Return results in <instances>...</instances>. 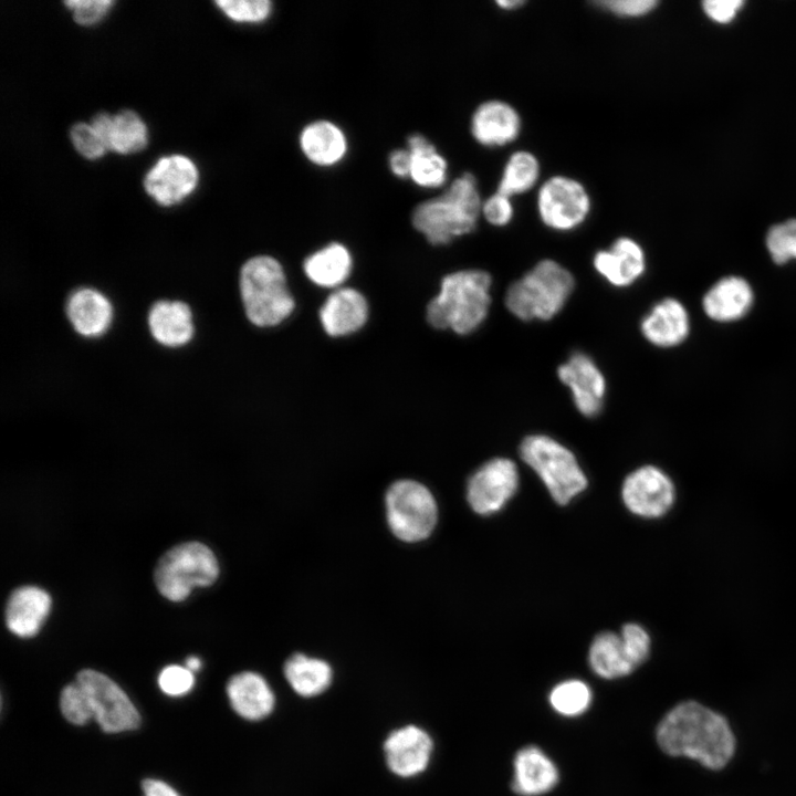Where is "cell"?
<instances>
[{
    "instance_id": "cell-1",
    "label": "cell",
    "mask_w": 796,
    "mask_h": 796,
    "mask_svg": "<svg viewBox=\"0 0 796 796\" xmlns=\"http://www.w3.org/2000/svg\"><path fill=\"white\" fill-rule=\"evenodd\" d=\"M660 748L720 769L731 760L735 741L726 720L704 705L687 701L670 710L657 727Z\"/></svg>"
},
{
    "instance_id": "cell-2",
    "label": "cell",
    "mask_w": 796,
    "mask_h": 796,
    "mask_svg": "<svg viewBox=\"0 0 796 796\" xmlns=\"http://www.w3.org/2000/svg\"><path fill=\"white\" fill-rule=\"evenodd\" d=\"M491 286V275L483 270H461L446 275L438 295L428 304L429 324L460 335L472 333L488 317Z\"/></svg>"
},
{
    "instance_id": "cell-3",
    "label": "cell",
    "mask_w": 796,
    "mask_h": 796,
    "mask_svg": "<svg viewBox=\"0 0 796 796\" xmlns=\"http://www.w3.org/2000/svg\"><path fill=\"white\" fill-rule=\"evenodd\" d=\"M481 209L476 180L467 172L441 196L418 205L412 223L431 244H447L475 229Z\"/></svg>"
},
{
    "instance_id": "cell-4",
    "label": "cell",
    "mask_w": 796,
    "mask_h": 796,
    "mask_svg": "<svg viewBox=\"0 0 796 796\" xmlns=\"http://www.w3.org/2000/svg\"><path fill=\"white\" fill-rule=\"evenodd\" d=\"M574 285L566 268L545 259L509 286L505 306L521 321H549L563 310Z\"/></svg>"
},
{
    "instance_id": "cell-5",
    "label": "cell",
    "mask_w": 796,
    "mask_h": 796,
    "mask_svg": "<svg viewBox=\"0 0 796 796\" xmlns=\"http://www.w3.org/2000/svg\"><path fill=\"white\" fill-rule=\"evenodd\" d=\"M240 291L245 314L254 325H276L294 310L283 269L271 256H254L243 264Z\"/></svg>"
},
{
    "instance_id": "cell-6",
    "label": "cell",
    "mask_w": 796,
    "mask_h": 796,
    "mask_svg": "<svg viewBox=\"0 0 796 796\" xmlns=\"http://www.w3.org/2000/svg\"><path fill=\"white\" fill-rule=\"evenodd\" d=\"M520 455L561 505L567 504L587 486V478L574 453L546 434L525 437L520 446Z\"/></svg>"
},
{
    "instance_id": "cell-7",
    "label": "cell",
    "mask_w": 796,
    "mask_h": 796,
    "mask_svg": "<svg viewBox=\"0 0 796 796\" xmlns=\"http://www.w3.org/2000/svg\"><path fill=\"white\" fill-rule=\"evenodd\" d=\"M219 576L213 552L199 542L174 546L158 561L154 580L158 591L171 601L186 599L193 587H208Z\"/></svg>"
},
{
    "instance_id": "cell-8",
    "label": "cell",
    "mask_w": 796,
    "mask_h": 796,
    "mask_svg": "<svg viewBox=\"0 0 796 796\" xmlns=\"http://www.w3.org/2000/svg\"><path fill=\"white\" fill-rule=\"evenodd\" d=\"M385 507L391 533L406 543L429 537L438 521L434 496L426 485L415 480L394 482L386 492Z\"/></svg>"
},
{
    "instance_id": "cell-9",
    "label": "cell",
    "mask_w": 796,
    "mask_h": 796,
    "mask_svg": "<svg viewBox=\"0 0 796 796\" xmlns=\"http://www.w3.org/2000/svg\"><path fill=\"white\" fill-rule=\"evenodd\" d=\"M75 681L86 692L93 719L106 733L132 731L139 726L140 715L124 690L102 672L84 669Z\"/></svg>"
},
{
    "instance_id": "cell-10",
    "label": "cell",
    "mask_w": 796,
    "mask_h": 796,
    "mask_svg": "<svg viewBox=\"0 0 796 796\" xmlns=\"http://www.w3.org/2000/svg\"><path fill=\"white\" fill-rule=\"evenodd\" d=\"M542 221L551 229L569 231L579 227L590 211L585 187L575 179L554 176L546 180L537 196Z\"/></svg>"
},
{
    "instance_id": "cell-11",
    "label": "cell",
    "mask_w": 796,
    "mask_h": 796,
    "mask_svg": "<svg viewBox=\"0 0 796 796\" xmlns=\"http://www.w3.org/2000/svg\"><path fill=\"white\" fill-rule=\"evenodd\" d=\"M519 486L516 464L507 458H494L482 464L470 478L467 499L481 515L500 511Z\"/></svg>"
},
{
    "instance_id": "cell-12",
    "label": "cell",
    "mask_w": 796,
    "mask_h": 796,
    "mask_svg": "<svg viewBox=\"0 0 796 796\" xmlns=\"http://www.w3.org/2000/svg\"><path fill=\"white\" fill-rule=\"evenodd\" d=\"M621 494L630 512L648 519L664 515L675 496L671 479L654 465H643L631 472L624 481Z\"/></svg>"
},
{
    "instance_id": "cell-13",
    "label": "cell",
    "mask_w": 796,
    "mask_h": 796,
    "mask_svg": "<svg viewBox=\"0 0 796 796\" xmlns=\"http://www.w3.org/2000/svg\"><path fill=\"white\" fill-rule=\"evenodd\" d=\"M559 380L569 389L576 409L586 417L597 416L604 405L606 379L597 364L585 353H574L557 369Z\"/></svg>"
},
{
    "instance_id": "cell-14",
    "label": "cell",
    "mask_w": 796,
    "mask_h": 796,
    "mask_svg": "<svg viewBox=\"0 0 796 796\" xmlns=\"http://www.w3.org/2000/svg\"><path fill=\"white\" fill-rule=\"evenodd\" d=\"M198 181L195 164L182 155L160 158L147 172L144 187L159 205L171 206L191 193Z\"/></svg>"
},
{
    "instance_id": "cell-15",
    "label": "cell",
    "mask_w": 796,
    "mask_h": 796,
    "mask_svg": "<svg viewBox=\"0 0 796 796\" xmlns=\"http://www.w3.org/2000/svg\"><path fill=\"white\" fill-rule=\"evenodd\" d=\"M690 329L691 321L687 307L673 297L658 301L640 322V331L646 341L661 348L682 344Z\"/></svg>"
},
{
    "instance_id": "cell-16",
    "label": "cell",
    "mask_w": 796,
    "mask_h": 796,
    "mask_svg": "<svg viewBox=\"0 0 796 796\" xmlns=\"http://www.w3.org/2000/svg\"><path fill=\"white\" fill-rule=\"evenodd\" d=\"M596 272L611 286L628 287L646 271V254L635 240L618 238L611 247L598 251L593 259Z\"/></svg>"
},
{
    "instance_id": "cell-17",
    "label": "cell",
    "mask_w": 796,
    "mask_h": 796,
    "mask_svg": "<svg viewBox=\"0 0 796 796\" xmlns=\"http://www.w3.org/2000/svg\"><path fill=\"white\" fill-rule=\"evenodd\" d=\"M384 751L391 772L402 777L413 776L426 769L432 741L423 730L409 725L390 733Z\"/></svg>"
},
{
    "instance_id": "cell-18",
    "label": "cell",
    "mask_w": 796,
    "mask_h": 796,
    "mask_svg": "<svg viewBox=\"0 0 796 796\" xmlns=\"http://www.w3.org/2000/svg\"><path fill=\"white\" fill-rule=\"evenodd\" d=\"M754 291L747 280L727 275L718 280L702 297L705 315L718 323H732L743 318L752 308Z\"/></svg>"
},
{
    "instance_id": "cell-19",
    "label": "cell",
    "mask_w": 796,
    "mask_h": 796,
    "mask_svg": "<svg viewBox=\"0 0 796 796\" xmlns=\"http://www.w3.org/2000/svg\"><path fill=\"white\" fill-rule=\"evenodd\" d=\"M51 605V597L44 589L36 586L19 587L7 601L6 625L18 637H32L43 625Z\"/></svg>"
},
{
    "instance_id": "cell-20",
    "label": "cell",
    "mask_w": 796,
    "mask_h": 796,
    "mask_svg": "<svg viewBox=\"0 0 796 796\" xmlns=\"http://www.w3.org/2000/svg\"><path fill=\"white\" fill-rule=\"evenodd\" d=\"M512 789L521 796H540L553 789L558 782L554 762L538 747L521 748L513 762Z\"/></svg>"
},
{
    "instance_id": "cell-21",
    "label": "cell",
    "mask_w": 796,
    "mask_h": 796,
    "mask_svg": "<svg viewBox=\"0 0 796 796\" xmlns=\"http://www.w3.org/2000/svg\"><path fill=\"white\" fill-rule=\"evenodd\" d=\"M520 129L521 119L517 112L502 101L481 104L471 121V132L475 140L490 147L513 142Z\"/></svg>"
},
{
    "instance_id": "cell-22",
    "label": "cell",
    "mask_w": 796,
    "mask_h": 796,
    "mask_svg": "<svg viewBox=\"0 0 796 796\" xmlns=\"http://www.w3.org/2000/svg\"><path fill=\"white\" fill-rule=\"evenodd\" d=\"M368 316L365 297L356 290L343 287L334 291L320 310L325 332L331 336H344L359 329Z\"/></svg>"
},
{
    "instance_id": "cell-23",
    "label": "cell",
    "mask_w": 796,
    "mask_h": 796,
    "mask_svg": "<svg viewBox=\"0 0 796 796\" xmlns=\"http://www.w3.org/2000/svg\"><path fill=\"white\" fill-rule=\"evenodd\" d=\"M91 125L106 148L118 154L140 150L147 144L146 125L133 111H122L115 115L98 113Z\"/></svg>"
},
{
    "instance_id": "cell-24",
    "label": "cell",
    "mask_w": 796,
    "mask_h": 796,
    "mask_svg": "<svg viewBox=\"0 0 796 796\" xmlns=\"http://www.w3.org/2000/svg\"><path fill=\"white\" fill-rule=\"evenodd\" d=\"M227 694L233 710L251 721L268 716L274 706V695L259 673L244 671L230 678Z\"/></svg>"
},
{
    "instance_id": "cell-25",
    "label": "cell",
    "mask_w": 796,
    "mask_h": 796,
    "mask_svg": "<svg viewBox=\"0 0 796 796\" xmlns=\"http://www.w3.org/2000/svg\"><path fill=\"white\" fill-rule=\"evenodd\" d=\"M66 313L75 331L84 336L103 334L113 317L109 301L93 289L75 291L67 301Z\"/></svg>"
},
{
    "instance_id": "cell-26",
    "label": "cell",
    "mask_w": 796,
    "mask_h": 796,
    "mask_svg": "<svg viewBox=\"0 0 796 796\" xmlns=\"http://www.w3.org/2000/svg\"><path fill=\"white\" fill-rule=\"evenodd\" d=\"M149 329L154 338L166 346H181L193 335L192 315L186 303L159 301L155 303L148 316Z\"/></svg>"
},
{
    "instance_id": "cell-27",
    "label": "cell",
    "mask_w": 796,
    "mask_h": 796,
    "mask_svg": "<svg viewBox=\"0 0 796 796\" xmlns=\"http://www.w3.org/2000/svg\"><path fill=\"white\" fill-rule=\"evenodd\" d=\"M300 144L304 155L320 166L336 164L344 157L347 148L342 129L327 121L313 122L304 127Z\"/></svg>"
},
{
    "instance_id": "cell-28",
    "label": "cell",
    "mask_w": 796,
    "mask_h": 796,
    "mask_svg": "<svg viewBox=\"0 0 796 796\" xmlns=\"http://www.w3.org/2000/svg\"><path fill=\"white\" fill-rule=\"evenodd\" d=\"M588 661L591 670L604 679L621 678L636 669L620 635L611 631L595 637L589 648Z\"/></svg>"
},
{
    "instance_id": "cell-29",
    "label": "cell",
    "mask_w": 796,
    "mask_h": 796,
    "mask_svg": "<svg viewBox=\"0 0 796 796\" xmlns=\"http://www.w3.org/2000/svg\"><path fill=\"white\" fill-rule=\"evenodd\" d=\"M352 270V256L339 243H331L307 256L304 272L315 284L323 287L341 285Z\"/></svg>"
},
{
    "instance_id": "cell-30",
    "label": "cell",
    "mask_w": 796,
    "mask_h": 796,
    "mask_svg": "<svg viewBox=\"0 0 796 796\" xmlns=\"http://www.w3.org/2000/svg\"><path fill=\"white\" fill-rule=\"evenodd\" d=\"M284 675L296 693L314 696L328 688L332 669L324 660L295 653L285 662Z\"/></svg>"
},
{
    "instance_id": "cell-31",
    "label": "cell",
    "mask_w": 796,
    "mask_h": 796,
    "mask_svg": "<svg viewBox=\"0 0 796 796\" xmlns=\"http://www.w3.org/2000/svg\"><path fill=\"white\" fill-rule=\"evenodd\" d=\"M411 156V179L421 187H438L447 179V161L436 147L423 136L412 135L408 138Z\"/></svg>"
},
{
    "instance_id": "cell-32",
    "label": "cell",
    "mask_w": 796,
    "mask_h": 796,
    "mask_svg": "<svg viewBox=\"0 0 796 796\" xmlns=\"http://www.w3.org/2000/svg\"><path fill=\"white\" fill-rule=\"evenodd\" d=\"M538 175L536 157L528 151H516L506 163L498 192L510 198L526 192L536 184Z\"/></svg>"
},
{
    "instance_id": "cell-33",
    "label": "cell",
    "mask_w": 796,
    "mask_h": 796,
    "mask_svg": "<svg viewBox=\"0 0 796 796\" xmlns=\"http://www.w3.org/2000/svg\"><path fill=\"white\" fill-rule=\"evenodd\" d=\"M590 688L583 681L572 679L556 684L548 696L555 712L564 716H578L590 705Z\"/></svg>"
},
{
    "instance_id": "cell-34",
    "label": "cell",
    "mask_w": 796,
    "mask_h": 796,
    "mask_svg": "<svg viewBox=\"0 0 796 796\" xmlns=\"http://www.w3.org/2000/svg\"><path fill=\"white\" fill-rule=\"evenodd\" d=\"M765 242L769 256L776 264L796 260V219L773 226Z\"/></svg>"
},
{
    "instance_id": "cell-35",
    "label": "cell",
    "mask_w": 796,
    "mask_h": 796,
    "mask_svg": "<svg viewBox=\"0 0 796 796\" xmlns=\"http://www.w3.org/2000/svg\"><path fill=\"white\" fill-rule=\"evenodd\" d=\"M60 709L63 716L75 725H83L93 718L88 696L76 681L61 691Z\"/></svg>"
},
{
    "instance_id": "cell-36",
    "label": "cell",
    "mask_w": 796,
    "mask_h": 796,
    "mask_svg": "<svg viewBox=\"0 0 796 796\" xmlns=\"http://www.w3.org/2000/svg\"><path fill=\"white\" fill-rule=\"evenodd\" d=\"M216 4L237 22H261L272 11V2L269 0H218Z\"/></svg>"
},
{
    "instance_id": "cell-37",
    "label": "cell",
    "mask_w": 796,
    "mask_h": 796,
    "mask_svg": "<svg viewBox=\"0 0 796 796\" xmlns=\"http://www.w3.org/2000/svg\"><path fill=\"white\" fill-rule=\"evenodd\" d=\"M158 685L167 695L181 696L191 691L195 685V677L186 667L170 664L160 671Z\"/></svg>"
},
{
    "instance_id": "cell-38",
    "label": "cell",
    "mask_w": 796,
    "mask_h": 796,
    "mask_svg": "<svg viewBox=\"0 0 796 796\" xmlns=\"http://www.w3.org/2000/svg\"><path fill=\"white\" fill-rule=\"evenodd\" d=\"M70 136L75 149L87 159L100 158L107 149L91 124H75L71 128Z\"/></svg>"
},
{
    "instance_id": "cell-39",
    "label": "cell",
    "mask_w": 796,
    "mask_h": 796,
    "mask_svg": "<svg viewBox=\"0 0 796 796\" xmlns=\"http://www.w3.org/2000/svg\"><path fill=\"white\" fill-rule=\"evenodd\" d=\"M620 637L631 662L637 668L649 654V635L641 626L637 624H627L622 627Z\"/></svg>"
},
{
    "instance_id": "cell-40",
    "label": "cell",
    "mask_w": 796,
    "mask_h": 796,
    "mask_svg": "<svg viewBox=\"0 0 796 796\" xmlns=\"http://www.w3.org/2000/svg\"><path fill=\"white\" fill-rule=\"evenodd\" d=\"M114 2L111 0H70L65 1L73 11L74 20L80 24H93L98 21Z\"/></svg>"
},
{
    "instance_id": "cell-41",
    "label": "cell",
    "mask_w": 796,
    "mask_h": 796,
    "mask_svg": "<svg viewBox=\"0 0 796 796\" xmlns=\"http://www.w3.org/2000/svg\"><path fill=\"white\" fill-rule=\"evenodd\" d=\"M481 212L491 224L503 227L513 218V206L510 197L496 192L482 205Z\"/></svg>"
},
{
    "instance_id": "cell-42",
    "label": "cell",
    "mask_w": 796,
    "mask_h": 796,
    "mask_svg": "<svg viewBox=\"0 0 796 796\" xmlns=\"http://www.w3.org/2000/svg\"><path fill=\"white\" fill-rule=\"evenodd\" d=\"M604 9L620 17H641L653 10V0H607L597 2Z\"/></svg>"
},
{
    "instance_id": "cell-43",
    "label": "cell",
    "mask_w": 796,
    "mask_h": 796,
    "mask_svg": "<svg viewBox=\"0 0 796 796\" xmlns=\"http://www.w3.org/2000/svg\"><path fill=\"white\" fill-rule=\"evenodd\" d=\"M743 6L741 0H708L703 3L706 15L718 23H729Z\"/></svg>"
},
{
    "instance_id": "cell-44",
    "label": "cell",
    "mask_w": 796,
    "mask_h": 796,
    "mask_svg": "<svg viewBox=\"0 0 796 796\" xmlns=\"http://www.w3.org/2000/svg\"><path fill=\"white\" fill-rule=\"evenodd\" d=\"M411 156L407 149H396L389 156L391 171L398 177H407L410 174Z\"/></svg>"
},
{
    "instance_id": "cell-45",
    "label": "cell",
    "mask_w": 796,
    "mask_h": 796,
    "mask_svg": "<svg viewBox=\"0 0 796 796\" xmlns=\"http://www.w3.org/2000/svg\"><path fill=\"white\" fill-rule=\"evenodd\" d=\"M142 788L144 796H180L174 787L160 779L147 778L143 781Z\"/></svg>"
},
{
    "instance_id": "cell-46",
    "label": "cell",
    "mask_w": 796,
    "mask_h": 796,
    "mask_svg": "<svg viewBox=\"0 0 796 796\" xmlns=\"http://www.w3.org/2000/svg\"><path fill=\"white\" fill-rule=\"evenodd\" d=\"M523 3H524V1H520V0H501V1L496 2V4L499 7H501L502 9H507V10L516 9L521 6H523Z\"/></svg>"
},
{
    "instance_id": "cell-47",
    "label": "cell",
    "mask_w": 796,
    "mask_h": 796,
    "mask_svg": "<svg viewBox=\"0 0 796 796\" xmlns=\"http://www.w3.org/2000/svg\"><path fill=\"white\" fill-rule=\"evenodd\" d=\"M201 667V661L198 657L191 656L188 657L186 660V668L189 669L191 672L198 671Z\"/></svg>"
}]
</instances>
